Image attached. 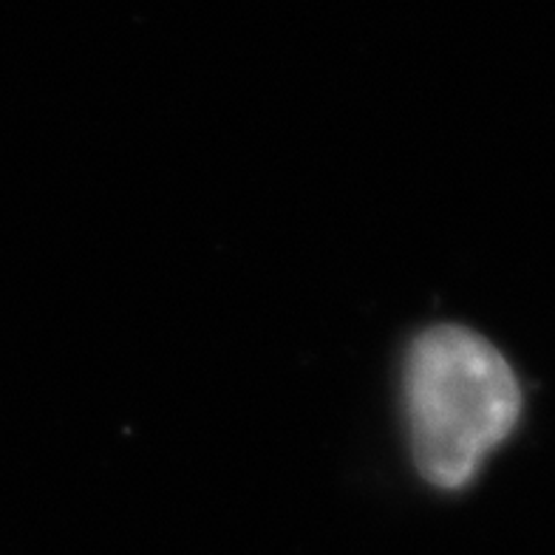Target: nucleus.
<instances>
[{
  "label": "nucleus",
  "mask_w": 555,
  "mask_h": 555,
  "mask_svg": "<svg viewBox=\"0 0 555 555\" xmlns=\"http://www.w3.org/2000/svg\"><path fill=\"white\" fill-rule=\"evenodd\" d=\"M402 391L416 468L446 490L465 488L521 416L511 363L465 326H434L416 337Z\"/></svg>",
  "instance_id": "1"
}]
</instances>
